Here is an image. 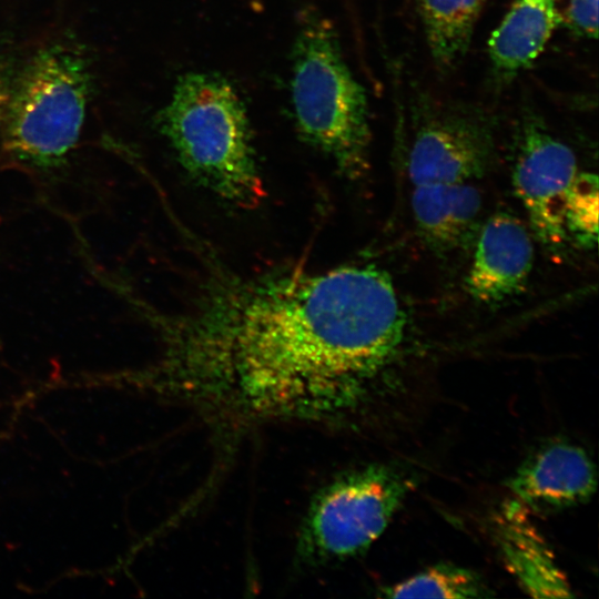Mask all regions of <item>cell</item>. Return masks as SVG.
Instances as JSON below:
<instances>
[{"instance_id": "5bb4252c", "label": "cell", "mask_w": 599, "mask_h": 599, "mask_svg": "<svg viewBox=\"0 0 599 599\" xmlns=\"http://www.w3.org/2000/svg\"><path fill=\"white\" fill-rule=\"evenodd\" d=\"M383 591L387 598L459 599L491 596L490 590L476 573L449 564L429 567Z\"/></svg>"}, {"instance_id": "30bf717a", "label": "cell", "mask_w": 599, "mask_h": 599, "mask_svg": "<svg viewBox=\"0 0 599 599\" xmlns=\"http://www.w3.org/2000/svg\"><path fill=\"white\" fill-rule=\"evenodd\" d=\"M497 539L509 572L530 597H572L570 585L552 551L519 500L507 504L501 510Z\"/></svg>"}, {"instance_id": "9c48e42d", "label": "cell", "mask_w": 599, "mask_h": 599, "mask_svg": "<svg viewBox=\"0 0 599 599\" xmlns=\"http://www.w3.org/2000/svg\"><path fill=\"white\" fill-rule=\"evenodd\" d=\"M508 485L524 505L562 508L587 501L596 491L597 475L582 448L554 443L527 458Z\"/></svg>"}, {"instance_id": "ba28073f", "label": "cell", "mask_w": 599, "mask_h": 599, "mask_svg": "<svg viewBox=\"0 0 599 599\" xmlns=\"http://www.w3.org/2000/svg\"><path fill=\"white\" fill-rule=\"evenodd\" d=\"M534 242L516 216L499 212L479 227L466 290L478 303L496 306L520 294L534 266Z\"/></svg>"}, {"instance_id": "52a82bcc", "label": "cell", "mask_w": 599, "mask_h": 599, "mask_svg": "<svg viewBox=\"0 0 599 599\" xmlns=\"http://www.w3.org/2000/svg\"><path fill=\"white\" fill-rule=\"evenodd\" d=\"M495 158V130L484 113L459 106L434 109L414 133L408 176L413 186L475 182Z\"/></svg>"}, {"instance_id": "7c38bea8", "label": "cell", "mask_w": 599, "mask_h": 599, "mask_svg": "<svg viewBox=\"0 0 599 599\" xmlns=\"http://www.w3.org/2000/svg\"><path fill=\"white\" fill-rule=\"evenodd\" d=\"M561 21L557 0H516L488 39L495 71L511 79L528 68Z\"/></svg>"}, {"instance_id": "7a4b0ae2", "label": "cell", "mask_w": 599, "mask_h": 599, "mask_svg": "<svg viewBox=\"0 0 599 599\" xmlns=\"http://www.w3.org/2000/svg\"><path fill=\"white\" fill-rule=\"evenodd\" d=\"M183 170L219 199L253 207L264 196L245 101L216 71L181 74L155 116Z\"/></svg>"}, {"instance_id": "9a60e30c", "label": "cell", "mask_w": 599, "mask_h": 599, "mask_svg": "<svg viewBox=\"0 0 599 599\" xmlns=\"http://www.w3.org/2000/svg\"><path fill=\"white\" fill-rule=\"evenodd\" d=\"M565 229L568 240L590 248L598 234V182L590 173H578L565 210Z\"/></svg>"}, {"instance_id": "8fae6325", "label": "cell", "mask_w": 599, "mask_h": 599, "mask_svg": "<svg viewBox=\"0 0 599 599\" xmlns=\"http://www.w3.org/2000/svg\"><path fill=\"white\" fill-rule=\"evenodd\" d=\"M410 202L419 235L437 253H453L478 233L483 199L474 182L414 185Z\"/></svg>"}, {"instance_id": "6da1fadb", "label": "cell", "mask_w": 599, "mask_h": 599, "mask_svg": "<svg viewBox=\"0 0 599 599\" xmlns=\"http://www.w3.org/2000/svg\"><path fill=\"white\" fill-rule=\"evenodd\" d=\"M171 342L156 394L242 420L335 423L357 414L398 354L406 315L372 265L241 287Z\"/></svg>"}, {"instance_id": "4fadbf2b", "label": "cell", "mask_w": 599, "mask_h": 599, "mask_svg": "<svg viewBox=\"0 0 599 599\" xmlns=\"http://www.w3.org/2000/svg\"><path fill=\"white\" fill-rule=\"evenodd\" d=\"M485 0H418L429 51L441 69L466 53Z\"/></svg>"}, {"instance_id": "3957f363", "label": "cell", "mask_w": 599, "mask_h": 599, "mask_svg": "<svg viewBox=\"0 0 599 599\" xmlns=\"http://www.w3.org/2000/svg\"><path fill=\"white\" fill-rule=\"evenodd\" d=\"M290 58L297 135L343 175L362 176L372 140L367 95L343 55L333 22L315 7L298 12Z\"/></svg>"}, {"instance_id": "8992f818", "label": "cell", "mask_w": 599, "mask_h": 599, "mask_svg": "<svg viewBox=\"0 0 599 599\" xmlns=\"http://www.w3.org/2000/svg\"><path fill=\"white\" fill-rule=\"evenodd\" d=\"M512 184L536 238L560 252L568 236L565 210L578 175L573 151L555 138L536 116H526L518 135Z\"/></svg>"}, {"instance_id": "277c9868", "label": "cell", "mask_w": 599, "mask_h": 599, "mask_svg": "<svg viewBox=\"0 0 599 599\" xmlns=\"http://www.w3.org/2000/svg\"><path fill=\"white\" fill-rule=\"evenodd\" d=\"M90 92L80 49L67 42L41 48L14 78L0 121V151L30 169L60 167L79 140Z\"/></svg>"}, {"instance_id": "5b68a950", "label": "cell", "mask_w": 599, "mask_h": 599, "mask_svg": "<svg viewBox=\"0 0 599 599\" xmlns=\"http://www.w3.org/2000/svg\"><path fill=\"white\" fill-rule=\"evenodd\" d=\"M408 490V480L385 465L337 476L307 510L297 542L300 557L317 565L361 554L384 532Z\"/></svg>"}, {"instance_id": "2e32d148", "label": "cell", "mask_w": 599, "mask_h": 599, "mask_svg": "<svg viewBox=\"0 0 599 599\" xmlns=\"http://www.w3.org/2000/svg\"><path fill=\"white\" fill-rule=\"evenodd\" d=\"M565 18L580 35L596 39L598 34V0H564Z\"/></svg>"}, {"instance_id": "e0dca14e", "label": "cell", "mask_w": 599, "mask_h": 599, "mask_svg": "<svg viewBox=\"0 0 599 599\" xmlns=\"http://www.w3.org/2000/svg\"><path fill=\"white\" fill-rule=\"evenodd\" d=\"M14 77L9 70L0 64V121L2 120L10 101Z\"/></svg>"}]
</instances>
